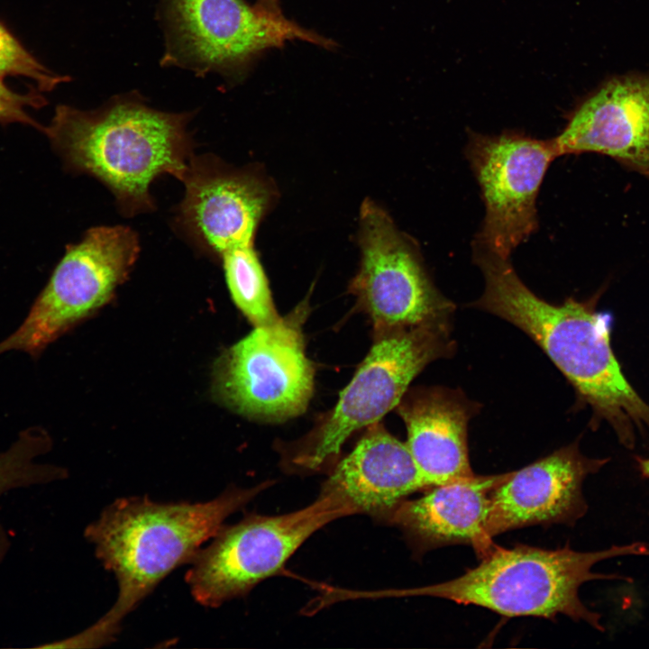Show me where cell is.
<instances>
[{"instance_id": "cell-1", "label": "cell", "mask_w": 649, "mask_h": 649, "mask_svg": "<svg viewBox=\"0 0 649 649\" xmlns=\"http://www.w3.org/2000/svg\"><path fill=\"white\" fill-rule=\"evenodd\" d=\"M270 482L249 489L230 487L206 502L160 503L147 497L115 499L86 527L103 566L118 584L115 603L79 634L57 641L59 648H92L114 640L124 617L172 571L190 562L224 520Z\"/></svg>"}, {"instance_id": "cell-2", "label": "cell", "mask_w": 649, "mask_h": 649, "mask_svg": "<svg viewBox=\"0 0 649 649\" xmlns=\"http://www.w3.org/2000/svg\"><path fill=\"white\" fill-rule=\"evenodd\" d=\"M485 288L473 306L501 317L529 335L620 441L634 444L635 428L649 426V406L624 377L610 346L608 317L594 301L571 297L553 305L533 293L509 259L473 248Z\"/></svg>"}, {"instance_id": "cell-3", "label": "cell", "mask_w": 649, "mask_h": 649, "mask_svg": "<svg viewBox=\"0 0 649 649\" xmlns=\"http://www.w3.org/2000/svg\"><path fill=\"white\" fill-rule=\"evenodd\" d=\"M191 117L154 109L136 95L122 96L95 110L58 105L42 132L66 169L99 180L120 212L132 217L155 210L150 187L158 177L183 178L195 154Z\"/></svg>"}, {"instance_id": "cell-4", "label": "cell", "mask_w": 649, "mask_h": 649, "mask_svg": "<svg viewBox=\"0 0 649 649\" xmlns=\"http://www.w3.org/2000/svg\"><path fill=\"white\" fill-rule=\"evenodd\" d=\"M625 555H649V544L635 542L596 552H578L568 546L548 550L525 544L512 548L496 545L477 566L461 576L395 594L444 599L506 617L554 619L565 615L604 631L600 615L581 602L579 590L590 580H628L591 571L600 561Z\"/></svg>"}, {"instance_id": "cell-5", "label": "cell", "mask_w": 649, "mask_h": 649, "mask_svg": "<svg viewBox=\"0 0 649 649\" xmlns=\"http://www.w3.org/2000/svg\"><path fill=\"white\" fill-rule=\"evenodd\" d=\"M448 325H421L376 336L332 412L289 455L288 469L310 472L334 464L352 433L397 407L428 363L452 352Z\"/></svg>"}, {"instance_id": "cell-6", "label": "cell", "mask_w": 649, "mask_h": 649, "mask_svg": "<svg viewBox=\"0 0 649 649\" xmlns=\"http://www.w3.org/2000/svg\"><path fill=\"white\" fill-rule=\"evenodd\" d=\"M354 514L342 498L321 492L299 510L279 516L250 514L234 525L223 526L189 562L185 579L191 594L207 608L244 596L279 571L315 532Z\"/></svg>"}, {"instance_id": "cell-7", "label": "cell", "mask_w": 649, "mask_h": 649, "mask_svg": "<svg viewBox=\"0 0 649 649\" xmlns=\"http://www.w3.org/2000/svg\"><path fill=\"white\" fill-rule=\"evenodd\" d=\"M140 253L137 233L125 225L88 229L66 247L28 315L0 342V355L18 351L37 359L49 344L107 304Z\"/></svg>"}, {"instance_id": "cell-8", "label": "cell", "mask_w": 649, "mask_h": 649, "mask_svg": "<svg viewBox=\"0 0 649 649\" xmlns=\"http://www.w3.org/2000/svg\"><path fill=\"white\" fill-rule=\"evenodd\" d=\"M306 304L272 324L255 326L216 361L213 392L230 409L253 419L282 421L303 413L314 368L306 356Z\"/></svg>"}, {"instance_id": "cell-9", "label": "cell", "mask_w": 649, "mask_h": 649, "mask_svg": "<svg viewBox=\"0 0 649 649\" xmlns=\"http://www.w3.org/2000/svg\"><path fill=\"white\" fill-rule=\"evenodd\" d=\"M359 245L360 269L349 288L370 318L375 336L449 324L454 306L433 284L417 246L370 199L361 206Z\"/></svg>"}, {"instance_id": "cell-10", "label": "cell", "mask_w": 649, "mask_h": 649, "mask_svg": "<svg viewBox=\"0 0 649 649\" xmlns=\"http://www.w3.org/2000/svg\"><path fill=\"white\" fill-rule=\"evenodd\" d=\"M170 32L169 59H180L206 72L238 71L265 50L287 41H306L324 48L334 43L288 20L279 5L242 0H167Z\"/></svg>"}, {"instance_id": "cell-11", "label": "cell", "mask_w": 649, "mask_h": 649, "mask_svg": "<svg viewBox=\"0 0 649 649\" xmlns=\"http://www.w3.org/2000/svg\"><path fill=\"white\" fill-rule=\"evenodd\" d=\"M466 155L485 206L472 246L509 259L538 228L536 197L547 169L559 157L554 141L514 131L471 133Z\"/></svg>"}, {"instance_id": "cell-12", "label": "cell", "mask_w": 649, "mask_h": 649, "mask_svg": "<svg viewBox=\"0 0 649 649\" xmlns=\"http://www.w3.org/2000/svg\"><path fill=\"white\" fill-rule=\"evenodd\" d=\"M180 181L185 193L174 224L188 242L218 261L254 246L257 227L276 197L271 182L212 154H194Z\"/></svg>"}, {"instance_id": "cell-13", "label": "cell", "mask_w": 649, "mask_h": 649, "mask_svg": "<svg viewBox=\"0 0 649 649\" xmlns=\"http://www.w3.org/2000/svg\"><path fill=\"white\" fill-rule=\"evenodd\" d=\"M607 462L584 456L575 443L507 472L491 495L489 536L537 525L573 526L588 508L584 480Z\"/></svg>"}, {"instance_id": "cell-14", "label": "cell", "mask_w": 649, "mask_h": 649, "mask_svg": "<svg viewBox=\"0 0 649 649\" xmlns=\"http://www.w3.org/2000/svg\"><path fill=\"white\" fill-rule=\"evenodd\" d=\"M559 156L599 153L649 179V74L609 79L553 138Z\"/></svg>"}, {"instance_id": "cell-15", "label": "cell", "mask_w": 649, "mask_h": 649, "mask_svg": "<svg viewBox=\"0 0 649 649\" xmlns=\"http://www.w3.org/2000/svg\"><path fill=\"white\" fill-rule=\"evenodd\" d=\"M506 475L474 474L433 486L420 498L402 501L385 521L402 531L418 555L467 544L481 558L496 546L487 526L492 492Z\"/></svg>"}, {"instance_id": "cell-16", "label": "cell", "mask_w": 649, "mask_h": 649, "mask_svg": "<svg viewBox=\"0 0 649 649\" xmlns=\"http://www.w3.org/2000/svg\"><path fill=\"white\" fill-rule=\"evenodd\" d=\"M427 489L407 443L377 422L335 465L321 492L342 498L356 514L385 521L408 496Z\"/></svg>"}, {"instance_id": "cell-17", "label": "cell", "mask_w": 649, "mask_h": 649, "mask_svg": "<svg viewBox=\"0 0 649 649\" xmlns=\"http://www.w3.org/2000/svg\"><path fill=\"white\" fill-rule=\"evenodd\" d=\"M407 445L428 488L474 475L467 429L475 408L453 390L417 388L397 407Z\"/></svg>"}, {"instance_id": "cell-18", "label": "cell", "mask_w": 649, "mask_h": 649, "mask_svg": "<svg viewBox=\"0 0 649 649\" xmlns=\"http://www.w3.org/2000/svg\"><path fill=\"white\" fill-rule=\"evenodd\" d=\"M51 447V437L42 426L32 425L21 431L11 445L0 452V498L13 489L66 479V469L38 462ZM10 547L9 535L0 522V563Z\"/></svg>"}, {"instance_id": "cell-19", "label": "cell", "mask_w": 649, "mask_h": 649, "mask_svg": "<svg viewBox=\"0 0 649 649\" xmlns=\"http://www.w3.org/2000/svg\"><path fill=\"white\" fill-rule=\"evenodd\" d=\"M219 262L233 301L254 326L279 320L254 246L232 253Z\"/></svg>"}, {"instance_id": "cell-20", "label": "cell", "mask_w": 649, "mask_h": 649, "mask_svg": "<svg viewBox=\"0 0 649 649\" xmlns=\"http://www.w3.org/2000/svg\"><path fill=\"white\" fill-rule=\"evenodd\" d=\"M23 77L36 84L41 92H50L69 78L58 74L33 56L0 21V77Z\"/></svg>"}, {"instance_id": "cell-21", "label": "cell", "mask_w": 649, "mask_h": 649, "mask_svg": "<svg viewBox=\"0 0 649 649\" xmlns=\"http://www.w3.org/2000/svg\"><path fill=\"white\" fill-rule=\"evenodd\" d=\"M37 88L26 93L15 92L4 83L0 77V123H19L43 130L37 121L30 116L26 108H41L47 105V99Z\"/></svg>"}, {"instance_id": "cell-22", "label": "cell", "mask_w": 649, "mask_h": 649, "mask_svg": "<svg viewBox=\"0 0 649 649\" xmlns=\"http://www.w3.org/2000/svg\"><path fill=\"white\" fill-rule=\"evenodd\" d=\"M642 475L649 478V459H638Z\"/></svg>"}, {"instance_id": "cell-23", "label": "cell", "mask_w": 649, "mask_h": 649, "mask_svg": "<svg viewBox=\"0 0 649 649\" xmlns=\"http://www.w3.org/2000/svg\"><path fill=\"white\" fill-rule=\"evenodd\" d=\"M264 4H275L278 3V0H257Z\"/></svg>"}]
</instances>
